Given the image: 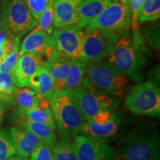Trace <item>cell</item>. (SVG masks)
Segmentation results:
<instances>
[{
  "instance_id": "484cf974",
  "label": "cell",
  "mask_w": 160,
  "mask_h": 160,
  "mask_svg": "<svg viewBox=\"0 0 160 160\" xmlns=\"http://www.w3.org/2000/svg\"><path fill=\"white\" fill-rule=\"evenodd\" d=\"M160 17V0H145L139 12L138 24L154 22Z\"/></svg>"
},
{
  "instance_id": "d4e9b609",
  "label": "cell",
  "mask_w": 160,
  "mask_h": 160,
  "mask_svg": "<svg viewBox=\"0 0 160 160\" xmlns=\"http://www.w3.org/2000/svg\"><path fill=\"white\" fill-rule=\"evenodd\" d=\"M87 64L78 60L70 61L69 73L66 77L64 89L75 88L82 84L86 73Z\"/></svg>"
},
{
  "instance_id": "4dcf8cb0",
  "label": "cell",
  "mask_w": 160,
  "mask_h": 160,
  "mask_svg": "<svg viewBox=\"0 0 160 160\" xmlns=\"http://www.w3.org/2000/svg\"><path fill=\"white\" fill-rule=\"evenodd\" d=\"M16 37L0 22V45L5 48L7 54L13 49Z\"/></svg>"
},
{
  "instance_id": "603a6c76",
  "label": "cell",
  "mask_w": 160,
  "mask_h": 160,
  "mask_svg": "<svg viewBox=\"0 0 160 160\" xmlns=\"http://www.w3.org/2000/svg\"><path fill=\"white\" fill-rule=\"evenodd\" d=\"M16 113L22 115L33 121L45 124L54 131L57 130L55 119L51 107L48 108H38L31 110L17 109Z\"/></svg>"
},
{
  "instance_id": "8992f818",
  "label": "cell",
  "mask_w": 160,
  "mask_h": 160,
  "mask_svg": "<svg viewBox=\"0 0 160 160\" xmlns=\"http://www.w3.org/2000/svg\"><path fill=\"white\" fill-rule=\"evenodd\" d=\"M86 73L95 88L116 97H122L129 82L128 78L108 61L100 60L87 64Z\"/></svg>"
},
{
  "instance_id": "f546056e",
  "label": "cell",
  "mask_w": 160,
  "mask_h": 160,
  "mask_svg": "<svg viewBox=\"0 0 160 160\" xmlns=\"http://www.w3.org/2000/svg\"><path fill=\"white\" fill-rule=\"evenodd\" d=\"M53 145L41 140L30 155V160H51Z\"/></svg>"
},
{
  "instance_id": "ac0fdd59",
  "label": "cell",
  "mask_w": 160,
  "mask_h": 160,
  "mask_svg": "<svg viewBox=\"0 0 160 160\" xmlns=\"http://www.w3.org/2000/svg\"><path fill=\"white\" fill-rule=\"evenodd\" d=\"M112 0H82L77 11V26L78 29H83L93 21Z\"/></svg>"
},
{
  "instance_id": "e575fe53",
  "label": "cell",
  "mask_w": 160,
  "mask_h": 160,
  "mask_svg": "<svg viewBox=\"0 0 160 160\" xmlns=\"http://www.w3.org/2000/svg\"><path fill=\"white\" fill-rule=\"evenodd\" d=\"M4 113H5V107H4V102L0 99V125H1Z\"/></svg>"
},
{
  "instance_id": "3957f363",
  "label": "cell",
  "mask_w": 160,
  "mask_h": 160,
  "mask_svg": "<svg viewBox=\"0 0 160 160\" xmlns=\"http://www.w3.org/2000/svg\"><path fill=\"white\" fill-rule=\"evenodd\" d=\"M66 90L69 92L85 120L91 119L102 112L116 110L120 102L118 97L95 88L88 78L85 77L79 86Z\"/></svg>"
},
{
  "instance_id": "52a82bcc",
  "label": "cell",
  "mask_w": 160,
  "mask_h": 160,
  "mask_svg": "<svg viewBox=\"0 0 160 160\" xmlns=\"http://www.w3.org/2000/svg\"><path fill=\"white\" fill-rule=\"evenodd\" d=\"M125 107L137 115L157 117L160 113L159 88L153 82H144L132 87L125 100Z\"/></svg>"
},
{
  "instance_id": "7a4b0ae2",
  "label": "cell",
  "mask_w": 160,
  "mask_h": 160,
  "mask_svg": "<svg viewBox=\"0 0 160 160\" xmlns=\"http://www.w3.org/2000/svg\"><path fill=\"white\" fill-rule=\"evenodd\" d=\"M145 49L139 30L133 31L132 37L128 31L125 32L120 36L107 61L128 79L139 82L142 78L141 70L145 62Z\"/></svg>"
},
{
  "instance_id": "d590c367",
  "label": "cell",
  "mask_w": 160,
  "mask_h": 160,
  "mask_svg": "<svg viewBox=\"0 0 160 160\" xmlns=\"http://www.w3.org/2000/svg\"><path fill=\"white\" fill-rule=\"evenodd\" d=\"M7 55V52H6L5 48L0 45V63Z\"/></svg>"
},
{
  "instance_id": "44dd1931",
  "label": "cell",
  "mask_w": 160,
  "mask_h": 160,
  "mask_svg": "<svg viewBox=\"0 0 160 160\" xmlns=\"http://www.w3.org/2000/svg\"><path fill=\"white\" fill-rule=\"evenodd\" d=\"M40 99L37 93L29 87L19 88L13 96V105L17 109L31 110L39 108Z\"/></svg>"
},
{
  "instance_id": "277c9868",
  "label": "cell",
  "mask_w": 160,
  "mask_h": 160,
  "mask_svg": "<svg viewBox=\"0 0 160 160\" xmlns=\"http://www.w3.org/2000/svg\"><path fill=\"white\" fill-rule=\"evenodd\" d=\"M50 105L60 137L71 139L80 134L85 119L67 90L63 89L52 96Z\"/></svg>"
},
{
  "instance_id": "e0dca14e",
  "label": "cell",
  "mask_w": 160,
  "mask_h": 160,
  "mask_svg": "<svg viewBox=\"0 0 160 160\" xmlns=\"http://www.w3.org/2000/svg\"><path fill=\"white\" fill-rule=\"evenodd\" d=\"M10 131L14 142L17 156L28 159L41 139L28 130L19 125L12 128Z\"/></svg>"
},
{
  "instance_id": "9a60e30c",
  "label": "cell",
  "mask_w": 160,
  "mask_h": 160,
  "mask_svg": "<svg viewBox=\"0 0 160 160\" xmlns=\"http://www.w3.org/2000/svg\"><path fill=\"white\" fill-rule=\"evenodd\" d=\"M82 1V0H54L53 20L54 29L76 28L77 8Z\"/></svg>"
},
{
  "instance_id": "83f0119b",
  "label": "cell",
  "mask_w": 160,
  "mask_h": 160,
  "mask_svg": "<svg viewBox=\"0 0 160 160\" xmlns=\"http://www.w3.org/2000/svg\"><path fill=\"white\" fill-rule=\"evenodd\" d=\"M53 2L54 0H50L47 7L44 10L37 20V24L33 29L45 31L51 34L54 30L53 25Z\"/></svg>"
},
{
  "instance_id": "f1b7e54d",
  "label": "cell",
  "mask_w": 160,
  "mask_h": 160,
  "mask_svg": "<svg viewBox=\"0 0 160 160\" xmlns=\"http://www.w3.org/2000/svg\"><path fill=\"white\" fill-rule=\"evenodd\" d=\"M20 38L16 37L15 42L13 49L12 50L11 53H8L4 58L2 61L0 63V71L9 72V73H13L16 64L19 57V51H20Z\"/></svg>"
},
{
  "instance_id": "30bf717a",
  "label": "cell",
  "mask_w": 160,
  "mask_h": 160,
  "mask_svg": "<svg viewBox=\"0 0 160 160\" xmlns=\"http://www.w3.org/2000/svg\"><path fill=\"white\" fill-rule=\"evenodd\" d=\"M121 35L116 32L98 28L84 31L82 62L88 64L107 57Z\"/></svg>"
},
{
  "instance_id": "ffe728a7",
  "label": "cell",
  "mask_w": 160,
  "mask_h": 160,
  "mask_svg": "<svg viewBox=\"0 0 160 160\" xmlns=\"http://www.w3.org/2000/svg\"><path fill=\"white\" fill-rule=\"evenodd\" d=\"M34 91L38 97L42 99L50 100L54 94L53 81L46 70L42 67L30 81V87Z\"/></svg>"
},
{
  "instance_id": "6da1fadb",
  "label": "cell",
  "mask_w": 160,
  "mask_h": 160,
  "mask_svg": "<svg viewBox=\"0 0 160 160\" xmlns=\"http://www.w3.org/2000/svg\"><path fill=\"white\" fill-rule=\"evenodd\" d=\"M116 160H159L160 138L157 125L138 122L117 142Z\"/></svg>"
},
{
  "instance_id": "5bb4252c",
  "label": "cell",
  "mask_w": 160,
  "mask_h": 160,
  "mask_svg": "<svg viewBox=\"0 0 160 160\" xmlns=\"http://www.w3.org/2000/svg\"><path fill=\"white\" fill-rule=\"evenodd\" d=\"M37 53L46 59L56 53L52 34L33 29L20 45L19 55L25 53Z\"/></svg>"
},
{
  "instance_id": "ba28073f",
  "label": "cell",
  "mask_w": 160,
  "mask_h": 160,
  "mask_svg": "<svg viewBox=\"0 0 160 160\" xmlns=\"http://www.w3.org/2000/svg\"><path fill=\"white\" fill-rule=\"evenodd\" d=\"M0 22L14 37L19 38L32 31L37 24L25 0H0Z\"/></svg>"
},
{
  "instance_id": "d6a6232c",
  "label": "cell",
  "mask_w": 160,
  "mask_h": 160,
  "mask_svg": "<svg viewBox=\"0 0 160 160\" xmlns=\"http://www.w3.org/2000/svg\"><path fill=\"white\" fill-rule=\"evenodd\" d=\"M145 39L153 48L159 49V28L158 25H152L144 31Z\"/></svg>"
},
{
  "instance_id": "2e32d148",
  "label": "cell",
  "mask_w": 160,
  "mask_h": 160,
  "mask_svg": "<svg viewBox=\"0 0 160 160\" xmlns=\"http://www.w3.org/2000/svg\"><path fill=\"white\" fill-rule=\"evenodd\" d=\"M42 67L51 76L54 84V93L64 89V84L69 73L70 61L57 53L45 59Z\"/></svg>"
},
{
  "instance_id": "8d00e7d4",
  "label": "cell",
  "mask_w": 160,
  "mask_h": 160,
  "mask_svg": "<svg viewBox=\"0 0 160 160\" xmlns=\"http://www.w3.org/2000/svg\"><path fill=\"white\" fill-rule=\"evenodd\" d=\"M4 160H29L28 158H24V157H21L17 156V157H11L8 158V159H6Z\"/></svg>"
},
{
  "instance_id": "8fae6325",
  "label": "cell",
  "mask_w": 160,
  "mask_h": 160,
  "mask_svg": "<svg viewBox=\"0 0 160 160\" xmlns=\"http://www.w3.org/2000/svg\"><path fill=\"white\" fill-rule=\"evenodd\" d=\"M56 53L69 61L82 62L84 31L76 28L54 29L52 32Z\"/></svg>"
},
{
  "instance_id": "4316f807",
  "label": "cell",
  "mask_w": 160,
  "mask_h": 160,
  "mask_svg": "<svg viewBox=\"0 0 160 160\" xmlns=\"http://www.w3.org/2000/svg\"><path fill=\"white\" fill-rule=\"evenodd\" d=\"M17 154V150L11 131H0V160H4Z\"/></svg>"
},
{
  "instance_id": "cb8c5ba5",
  "label": "cell",
  "mask_w": 160,
  "mask_h": 160,
  "mask_svg": "<svg viewBox=\"0 0 160 160\" xmlns=\"http://www.w3.org/2000/svg\"><path fill=\"white\" fill-rule=\"evenodd\" d=\"M53 157L55 160H78L73 141L71 138H61L53 148Z\"/></svg>"
},
{
  "instance_id": "4fadbf2b",
  "label": "cell",
  "mask_w": 160,
  "mask_h": 160,
  "mask_svg": "<svg viewBox=\"0 0 160 160\" xmlns=\"http://www.w3.org/2000/svg\"><path fill=\"white\" fill-rule=\"evenodd\" d=\"M45 58L37 53L20 55L16 64L13 75L19 88L30 87L31 77L42 67Z\"/></svg>"
},
{
  "instance_id": "5b68a950",
  "label": "cell",
  "mask_w": 160,
  "mask_h": 160,
  "mask_svg": "<svg viewBox=\"0 0 160 160\" xmlns=\"http://www.w3.org/2000/svg\"><path fill=\"white\" fill-rule=\"evenodd\" d=\"M131 119L122 111L102 112L85 120L80 134L108 143L122 137L128 128Z\"/></svg>"
},
{
  "instance_id": "74e56055",
  "label": "cell",
  "mask_w": 160,
  "mask_h": 160,
  "mask_svg": "<svg viewBox=\"0 0 160 160\" xmlns=\"http://www.w3.org/2000/svg\"><path fill=\"white\" fill-rule=\"evenodd\" d=\"M51 160H55V159H54V158H53V159H52Z\"/></svg>"
},
{
  "instance_id": "7402d4cb",
  "label": "cell",
  "mask_w": 160,
  "mask_h": 160,
  "mask_svg": "<svg viewBox=\"0 0 160 160\" xmlns=\"http://www.w3.org/2000/svg\"><path fill=\"white\" fill-rule=\"evenodd\" d=\"M18 88L13 73L0 71V99L4 103L13 104V96Z\"/></svg>"
},
{
  "instance_id": "836d02e7",
  "label": "cell",
  "mask_w": 160,
  "mask_h": 160,
  "mask_svg": "<svg viewBox=\"0 0 160 160\" xmlns=\"http://www.w3.org/2000/svg\"><path fill=\"white\" fill-rule=\"evenodd\" d=\"M145 0H128L131 15V24L133 31L139 30V24L137 22V17L142 5Z\"/></svg>"
},
{
  "instance_id": "1f68e13d",
  "label": "cell",
  "mask_w": 160,
  "mask_h": 160,
  "mask_svg": "<svg viewBox=\"0 0 160 160\" xmlns=\"http://www.w3.org/2000/svg\"><path fill=\"white\" fill-rule=\"evenodd\" d=\"M49 1L50 0H25V2L30 13L37 22L40 15L47 7Z\"/></svg>"
},
{
  "instance_id": "9c48e42d",
  "label": "cell",
  "mask_w": 160,
  "mask_h": 160,
  "mask_svg": "<svg viewBox=\"0 0 160 160\" xmlns=\"http://www.w3.org/2000/svg\"><path fill=\"white\" fill-rule=\"evenodd\" d=\"M131 24L128 0H112L97 17L84 28L87 31L93 29L122 33L128 32Z\"/></svg>"
},
{
  "instance_id": "7c38bea8",
  "label": "cell",
  "mask_w": 160,
  "mask_h": 160,
  "mask_svg": "<svg viewBox=\"0 0 160 160\" xmlns=\"http://www.w3.org/2000/svg\"><path fill=\"white\" fill-rule=\"evenodd\" d=\"M78 160H116V152L108 144L78 134L73 137Z\"/></svg>"
},
{
  "instance_id": "d6986e66",
  "label": "cell",
  "mask_w": 160,
  "mask_h": 160,
  "mask_svg": "<svg viewBox=\"0 0 160 160\" xmlns=\"http://www.w3.org/2000/svg\"><path fill=\"white\" fill-rule=\"evenodd\" d=\"M17 114V113H16ZM17 125L28 130L41 140L54 145L57 142L55 131L45 124L33 121L21 114H17Z\"/></svg>"
}]
</instances>
